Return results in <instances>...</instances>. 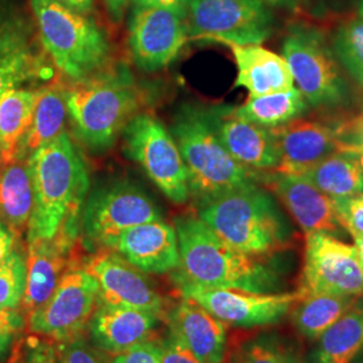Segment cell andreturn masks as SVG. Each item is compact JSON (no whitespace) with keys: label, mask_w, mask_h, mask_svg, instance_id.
Returning a JSON list of instances; mask_svg holds the SVG:
<instances>
[{"label":"cell","mask_w":363,"mask_h":363,"mask_svg":"<svg viewBox=\"0 0 363 363\" xmlns=\"http://www.w3.org/2000/svg\"><path fill=\"white\" fill-rule=\"evenodd\" d=\"M198 217L237 250L259 259L289 249L294 229L272 194L252 184L199 205Z\"/></svg>","instance_id":"277c9868"},{"label":"cell","mask_w":363,"mask_h":363,"mask_svg":"<svg viewBox=\"0 0 363 363\" xmlns=\"http://www.w3.org/2000/svg\"><path fill=\"white\" fill-rule=\"evenodd\" d=\"M54 1L65 6L73 11L86 13V15H89L93 11V7H94V0H54Z\"/></svg>","instance_id":"ee69618b"},{"label":"cell","mask_w":363,"mask_h":363,"mask_svg":"<svg viewBox=\"0 0 363 363\" xmlns=\"http://www.w3.org/2000/svg\"><path fill=\"white\" fill-rule=\"evenodd\" d=\"M190 0H130L136 6H187Z\"/></svg>","instance_id":"f6af8a7d"},{"label":"cell","mask_w":363,"mask_h":363,"mask_svg":"<svg viewBox=\"0 0 363 363\" xmlns=\"http://www.w3.org/2000/svg\"><path fill=\"white\" fill-rule=\"evenodd\" d=\"M16 249V234L0 220V264Z\"/></svg>","instance_id":"b9f144b4"},{"label":"cell","mask_w":363,"mask_h":363,"mask_svg":"<svg viewBox=\"0 0 363 363\" xmlns=\"http://www.w3.org/2000/svg\"><path fill=\"white\" fill-rule=\"evenodd\" d=\"M79 233L61 229L52 240L27 242L26 286L22 310L27 316L52 296L62 274L74 261Z\"/></svg>","instance_id":"ac0fdd59"},{"label":"cell","mask_w":363,"mask_h":363,"mask_svg":"<svg viewBox=\"0 0 363 363\" xmlns=\"http://www.w3.org/2000/svg\"><path fill=\"white\" fill-rule=\"evenodd\" d=\"M67 121L69 116L64 82L49 84L39 88L33 123L22 145L19 160H26L42 145L50 143L61 133L66 132Z\"/></svg>","instance_id":"83f0119b"},{"label":"cell","mask_w":363,"mask_h":363,"mask_svg":"<svg viewBox=\"0 0 363 363\" xmlns=\"http://www.w3.org/2000/svg\"><path fill=\"white\" fill-rule=\"evenodd\" d=\"M64 93L73 136L91 152H105L115 145L144 104L143 91L123 62H111L89 77L64 82Z\"/></svg>","instance_id":"3957f363"},{"label":"cell","mask_w":363,"mask_h":363,"mask_svg":"<svg viewBox=\"0 0 363 363\" xmlns=\"http://www.w3.org/2000/svg\"><path fill=\"white\" fill-rule=\"evenodd\" d=\"M294 84L307 104L313 108H334L347 99V84L333 49L323 33L306 23L288 27L281 46Z\"/></svg>","instance_id":"52a82bcc"},{"label":"cell","mask_w":363,"mask_h":363,"mask_svg":"<svg viewBox=\"0 0 363 363\" xmlns=\"http://www.w3.org/2000/svg\"><path fill=\"white\" fill-rule=\"evenodd\" d=\"M33 211V189L26 160L0 164V220L16 237L27 232Z\"/></svg>","instance_id":"f1b7e54d"},{"label":"cell","mask_w":363,"mask_h":363,"mask_svg":"<svg viewBox=\"0 0 363 363\" xmlns=\"http://www.w3.org/2000/svg\"><path fill=\"white\" fill-rule=\"evenodd\" d=\"M189 40L187 6L132 4L128 48L133 64L155 73L178 57Z\"/></svg>","instance_id":"4fadbf2b"},{"label":"cell","mask_w":363,"mask_h":363,"mask_svg":"<svg viewBox=\"0 0 363 363\" xmlns=\"http://www.w3.org/2000/svg\"><path fill=\"white\" fill-rule=\"evenodd\" d=\"M174 228L179 245L175 283L253 294L280 291L281 277L276 267L230 247L199 217H178Z\"/></svg>","instance_id":"7a4b0ae2"},{"label":"cell","mask_w":363,"mask_h":363,"mask_svg":"<svg viewBox=\"0 0 363 363\" xmlns=\"http://www.w3.org/2000/svg\"><path fill=\"white\" fill-rule=\"evenodd\" d=\"M123 151L136 162L156 187L172 203L190 198L187 169L181 151L164 124L152 115L139 113L121 133Z\"/></svg>","instance_id":"ba28073f"},{"label":"cell","mask_w":363,"mask_h":363,"mask_svg":"<svg viewBox=\"0 0 363 363\" xmlns=\"http://www.w3.org/2000/svg\"><path fill=\"white\" fill-rule=\"evenodd\" d=\"M208 113L220 143L234 160L253 171L279 167L280 157L272 130L240 116L235 106H211Z\"/></svg>","instance_id":"e0dca14e"},{"label":"cell","mask_w":363,"mask_h":363,"mask_svg":"<svg viewBox=\"0 0 363 363\" xmlns=\"http://www.w3.org/2000/svg\"><path fill=\"white\" fill-rule=\"evenodd\" d=\"M189 39L223 45H261L272 35L274 16L261 0H190Z\"/></svg>","instance_id":"9c48e42d"},{"label":"cell","mask_w":363,"mask_h":363,"mask_svg":"<svg viewBox=\"0 0 363 363\" xmlns=\"http://www.w3.org/2000/svg\"><path fill=\"white\" fill-rule=\"evenodd\" d=\"M22 363H58L57 347L49 342L31 337L27 342Z\"/></svg>","instance_id":"ab89813d"},{"label":"cell","mask_w":363,"mask_h":363,"mask_svg":"<svg viewBox=\"0 0 363 363\" xmlns=\"http://www.w3.org/2000/svg\"><path fill=\"white\" fill-rule=\"evenodd\" d=\"M177 286L182 298L194 300L225 325L244 328L277 325L298 298V292L253 294L187 283H177Z\"/></svg>","instance_id":"5bb4252c"},{"label":"cell","mask_w":363,"mask_h":363,"mask_svg":"<svg viewBox=\"0 0 363 363\" xmlns=\"http://www.w3.org/2000/svg\"><path fill=\"white\" fill-rule=\"evenodd\" d=\"M307 101L296 86L259 97H247V103L235 106L237 113L265 128H276L301 116Z\"/></svg>","instance_id":"4dcf8cb0"},{"label":"cell","mask_w":363,"mask_h":363,"mask_svg":"<svg viewBox=\"0 0 363 363\" xmlns=\"http://www.w3.org/2000/svg\"><path fill=\"white\" fill-rule=\"evenodd\" d=\"M333 201L340 226L351 237L363 234V193Z\"/></svg>","instance_id":"e575fe53"},{"label":"cell","mask_w":363,"mask_h":363,"mask_svg":"<svg viewBox=\"0 0 363 363\" xmlns=\"http://www.w3.org/2000/svg\"><path fill=\"white\" fill-rule=\"evenodd\" d=\"M233 54L237 66L235 86L244 88L249 97L284 91L295 86L289 66L283 55L261 45H225Z\"/></svg>","instance_id":"cb8c5ba5"},{"label":"cell","mask_w":363,"mask_h":363,"mask_svg":"<svg viewBox=\"0 0 363 363\" xmlns=\"http://www.w3.org/2000/svg\"><path fill=\"white\" fill-rule=\"evenodd\" d=\"M162 363H202L172 333L163 340Z\"/></svg>","instance_id":"f35d334b"},{"label":"cell","mask_w":363,"mask_h":363,"mask_svg":"<svg viewBox=\"0 0 363 363\" xmlns=\"http://www.w3.org/2000/svg\"><path fill=\"white\" fill-rule=\"evenodd\" d=\"M54 66L38 31L21 13L0 4V94L52 77Z\"/></svg>","instance_id":"9a60e30c"},{"label":"cell","mask_w":363,"mask_h":363,"mask_svg":"<svg viewBox=\"0 0 363 363\" xmlns=\"http://www.w3.org/2000/svg\"><path fill=\"white\" fill-rule=\"evenodd\" d=\"M157 316L154 312L97 303L89 322L91 337L97 347L120 354L147 340Z\"/></svg>","instance_id":"603a6c76"},{"label":"cell","mask_w":363,"mask_h":363,"mask_svg":"<svg viewBox=\"0 0 363 363\" xmlns=\"http://www.w3.org/2000/svg\"><path fill=\"white\" fill-rule=\"evenodd\" d=\"M352 238H354V247L357 250V256H358V259L363 268V234L355 235Z\"/></svg>","instance_id":"7dc6e473"},{"label":"cell","mask_w":363,"mask_h":363,"mask_svg":"<svg viewBox=\"0 0 363 363\" xmlns=\"http://www.w3.org/2000/svg\"><path fill=\"white\" fill-rule=\"evenodd\" d=\"M187 169L190 196L202 205L220 195L257 184L259 174L234 160L220 143L208 109L183 105L169 128Z\"/></svg>","instance_id":"5b68a950"},{"label":"cell","mask_w":363,"mask_h":363,"mask_svg":"<svg viewBox=\"0 0 363 363\" xmlns=\"http://www.w3.org/2000/svg\"><path fill=\"white\" fill-rule=\"evenodd\" d=\"M300 175L333 199L361 194L363 155L337 150Z\"/></svg>","instance_id":"4316f807"},{"label":"cell","mask_w":363,"mask_h":363,"mask_svg":"<svg viewBox=\"0 0 363 363\" xmlns=\"http://www.w3.org/2000/svg\"><path fill=\"white\" fill-rule=\"evenodd\" d=\"M333 52L339 65L363 88V19H351L337 28Z\"/></svg>","instance_id":"1f68e13d"},{"label":"cell","mask_w":363,"mask_h":363,"mask_svg":"<svg viewBox=\"0 0 363 363\" xmlns=\"http://www.w3.org/2000/svg\"><path fill=\"white\" fill-rule=\"evenodd\" d=\"M26 286V259L19 250L0 264V308L16 310Z\"/></svg>","instance_id":"836d02e7"},{"label":"cell","mask_w":363,"mask_h":363,"mask_svg":"<svg viewBox=\"0 0 363 363\" xmlns=\"http://www.w3.org/2000/svg\"><path fill=\"white\" fill-rule=\"evenodd\" d=\"M159 220L162 211L150 195L130 182H115L88 196L81 214V232L89 247L100 249L130 228Z\"/></svg>","instance_id":"8fae6325"},{"label":"cell","mask_w":363,"mask_h":363,"mask_svg":"<svg viewBox=\"0 0 363 363\" xmlns=\"http://www.w3.org/2000/svg\"><path fill=\"white\" fill-rule=\"evenodd\" d=\"M169 328L201 362H223L226 325L194 300L182 298L169 315Z\"/></svg>","instance_id":"7402d4cb"},{"label":"cell","mask_w":363,"mask_h":363,"mask_svg":"<svg viewBox=\"0 0 363 363\" xmlns=\"http://www.w3.org/2000/svg\"><path fill=\"white\" fill-rule=\"evenodd\" d=\"M39 40L52 66L69 81H79L112 62L104 30L86 13L54 0H31Z\"/></svg>","instance_id":"8992f818"},{"label":"cell","mask_w":363,"mask_h":363,"mask_svg":"<svg viewBox=\"0 0 363 363\" xmlns=\"http://www.w3.org/2000/svg\"><path fill=\"white\" fill-rule=\"evenodd\" d=\"M363 354V298H358L312 350L311 363H352Z\"/></svg>","instance_id":"484cf974"},{"label":"cell","mask_w":363,"mask_h":363,"mask_svg":"<svg viewBox=\"0 0 363 363\" xmlns=\"http://www.w3.org/2000/svg\"><path fill=\"white\" fill-rule=\"evenodd\" d=\"M112 363H162V347L157 343L144 340L117 354Z\"/></svg>","instance_id":"74e56055"},{"label":"cell","mask_w":363,"mask_h":363,"mask_svg":"<svg viewBox=\"0 0 363 363\" xmlns=\"http://www.w3.org/2000/svg\"><path fill=\"white\" fill-rule=\"evenodd\" d=\"M97 303V280L82 267V262L74 259L52 296L28 315V330L57 342L81 337Z\"/></svg>","instance_id":"30bf717a"},{"label":"cell","mask_w":363,"mask_h":363,"mask_svg":"<svg viewBox=\"0 0 363 363\" xmlns=\"http://www.w3.org/2000/svg\"><path fill=\"white\" fill-rule=\"evenodd\" d=\"M235 363H306L301 355L280 337L261 335L247 340L237 351Z\"/></svg>","instance_id":"d6a6232c"},{"label":"cell","mask_w":363,"mask_h":363,"mask_svg":"<svg viewBox=\"0 0 363 363\" xmlns=\"http://www.w3.org/2000/svg\"><path fill=\"white\" fill-rule=\"evenodd\" d=\"M265 178L304 233L337 235L342 232L333 198L303 175L274 171Z\"/></svg>","instance_id":"44dd1931"},{"label":"cell","mask_w":363,"mask_h":363,"mask_svg":"<svg viewBox=\"0 0 363 363\" xmlns=\"http://www.w3.org/2000/svg\"><path fill=\"white\" fill-rule=\"evenodd\" d=\"M358 15L363 19V0H358Z\"/></svg>","instance_id":"c3c4849f"},{"label":"cell","mask_w":363,"mask_h":363,"mask_svg":"<svg viewBox=\"0 0 363 363\" xmlns=\"http://www.w3.org/2000/svg\"><path fill=\"white\" fill-rule=\"evenodd\" d=\"M33 211L27 242L52 240L62 228L81 230V214L89 191L84 157L66 130L27 157Z\"/></svg>","instance_id":"6da1fadb"},{"label":"cell","mask_w":363,"mask_h":363,"mask_svg":"<svg viewBox=\"0 0 363 363\" xmlns=\"http://www.w3.org/2000/svg\"><path fill=\"white\" fill-rule=\"evenodd\" d=\"M262 3H265L267 6H272V7H284L294 10L298 6V0H261Z\"/></svg>","instance_id":"bcb514c9"},{"label":"cell","mask_w":363,"mask_h":363,"mask_svg":"<svg viewBox=\"0 0 363 363\" xmlns=\"http://www.w3.org/2000/svg\"><path fill=\"white\" fill-rule=\"evenodd\" d=\"M82 267L99 283V301L135 310L163 312V298L144 272L108 247H100L82 261Z\"/></svg>","instance_id":"2e32d148"},{"label":"cell","mask_w":363,"mask_h":363,"mask_svg":"<svg viewBox=\"0 0 363 363\" xmlns=\"http://www.w3.org/2000/svg\"><path fill=\"white\" fill-rule=\"evenodd\" d=\"M115 250L135 268L144 273L174 272L179 267V245L174 225L164 220H151L130 228L106 247Z\"/></svg>","instance_id":"ffe728a7"},{"label":"cell","mask_w":363,"mask_h":363,"mask_svg":"<svg viewBox=\"0 0 363 363\" xmlns=\"http://www.w3.org/2000/svg\"><path fill=\"white\" fill-rule=\"evenodd\" d=\"M280 163L274 171L303 174L327 156L337 152L340 127L308 118H294L272 128Z\"/></svg>","instance_id":"d6986e66"},{"label":"cell","mask_w":363,"mask_h":363,"mask_svg":"<svg viewBox=\"0 0 363 363\" xmlns=\"http://www.w3.org/2000/svg\"><path fill=\"white\" fill-rule=\"evenodd\" d=\"M130 0H104L105 9L112 22L120 23L130 6Z\"/></svg>","instance_id":"7bdbcfd3"},{"label":"cell","mask_w":363,"mask_h":363,"mask_svg":"<svg viewBox=\"0 0 363 363\" xmlns=\"http://www.w3.org/2000/svg\"><path fill=\"white\" fill-rule=\"evenodd\" d=\"M58 363H101L84 337H77L61 342L57 347Z\"/></svg>","instance_id":"8d00e7d4"},{"label":"cell","mask_w":363,"mask_h":363,"mask_svg":"<svg viewBox=\"0 0 363 363\" xmlns=\"http://www.w3.org/2000/svg\"><path fill=\"white\" fill-rule=\"evenodd\" d=\"M38 91L25 88L0 94V164L19 160L33 123Z\"/></svg>","instance_id":"d4e9b609"},{"label":"cell","mask_w":363,"mask_h":363,"mask_svg":"<svg viewBox=\"0 0 363 363\" xmlns=\"http://www.w3.org/2000/svg\"><path fill=\"white\" fill-rule=\"evenodd\" d=\"M339 150L363 155V118L354 121L350 127L340 128Z\"/></svg>","instance_id":"60d3db41"},{"label":"cell","mask_w":363,"mask_h":363,"mask_svg":"<svg viewBox=\"0 0 363 363\" xmlns=\"http://www.w3.org/2000/svg\"><path fill=\"white\" fill-rule=\"evenodd\" d=\"M352 363H363V354H361V355H359V357H358V358H357V359H355Z\"/></svg>","instance_id":"681fc988"},{"label":"cell","mask_w":363,"mask_h":363,"mask_svg":"<svg viewBox=\"0 0 363 363\" xmlns=\"http://www.w3.org/2000/svg\"><path fill=\"white\" fill-rule=\"evenodd\" d=\"M25 327L23 315L13 308H0V361L9 354L16 335Z\"/></svg>","instance_id":"d590c367"},{"label":"cell","mask_w":363,"mask_h":363,"mask_svg":"<svg viewBox=\"0 0 363 363\" xmlns=\"http://www.w3.org/2000/svg\"><path fill=\"white\" fill-rule=\"evenodd\" d=\"M298 298L334 295L363 298V268L354 245L335 235L306 234Z\"/></svg>","instance_id":"7c38bea8"},{"label":"cell","mask_w":363,"mask_h":363,"mask_svg":"<svg viewBox=\"0 0 363 363\" xmlns=\"http://www.w3.org/2000/svg\"><path fill=\"white\" fill-rule=\"evenodd\" d=\"M358 298L334 295H310L298 298L291 308V320L307 340H318Z\"/></svg>","instance_id":"f546056e"}]
</instances>
